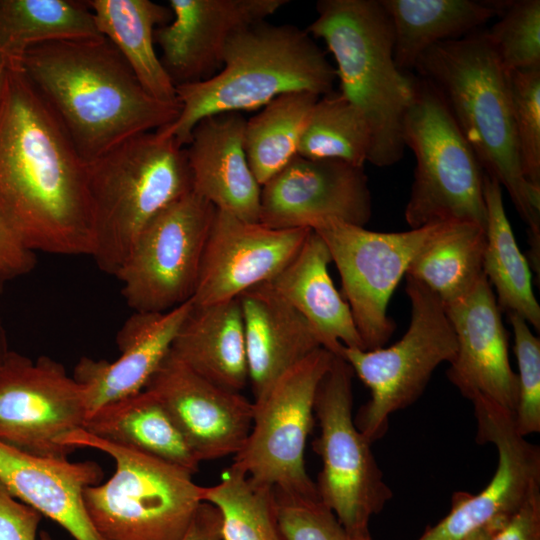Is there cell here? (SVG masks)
<instances>
[{"label": "cell", "instance_id": "cell-1", "mask_svg": "<svg viewBox=\"0 0 540 540\" xmlns=\"http://www.w3.org/2000/svg\"><path fill=\"white\" fill-rule=\"evenodd\" d=\"M0 212L33 252L93 253L87 164L20 63L0 98Z\"/></svg>", "mask_w": 540, "mask_h": 540}, {"label": "cell", "instance_id": "cell-2", "mask_svg": "<svg viewBox=\"0 0 540 540\" xmlns=\"http://www.w3.org/2000/svg\"><path fill=\"white\" fill-rule=\"evenodd\" d=\"M20 65L86 164L134 136L169 125L180 113V104L147 93L104 36L36 45Z\"/></svg>", "mask_w": 540, "mask_h": 540}, {"label": "cell", "instance_id": "cell-3", "mask_svg": "<svg viewBox=\"0 0 540 540\" xmlns=\"http://www.w3.org/2000/svg\"><path fill=\"white\" fill-rule=\"evenodd\" d=\"M414 69L442 96L484 173L507 190L528 226L529 254L540 253V186L524 177L514 132L508 73L486 31L426 50Z\"/></svg>", "mask_w": 540, "mask_h": 540}, {"label": "cell", "instance_id": "cell-4", "mask_svg": "<svg viewBox=\"0 0 540 540\" xmlns=\"http://www.w3.org/2000/svg\"><path fill=\"white\" fill-rule=\"evenodd\" d=\"M336 78L307 30L260 21L232 36L213 77L176 87L180 113L158 130L185 147L195 125L209 115L256 110L289 92L328 95Z\"/></svg>", "mask_w": 540, "mask_h": 540}, {"label": "cell", "instance_id": "cell-5", "mask_svg": "<svg viewBox=\"0 0 540 540\" xmlns=\"http://www.w3.org/2000/svg\"><path fill=\"white\" fill-rule=\"evenodd\" d=\"M316 9L306 30L325 42L336 62L340 93L368 123V162L378 167L397 163L404 154L403 122L415 79L395 64L387 13L376 0H320Z\"/></svg>", "mask_w": 540, "mask_h": 540}, {"label": "cell", "instance_id": "cell-6", "mask_svg": "<svg viewBox=\"0 0 540 540\" xmlns=\"http://www.w3.org/2000/svg\"><path fill=\"white\" fill-rule=\"evenodd\" d=\"M98 268L114 275L143 228L192 191L185 147L159 130L134 136L87 163Z\"/></svg>", "mask_w": 540, "mask_h": 540}, {"label": "cell", "instance_id": "cell-7", "mask_svg": "<svg viewBox=\"0 0 540 540\" xmlns=\"http://www.w3.org/2000/svg\"><path fill=\"white\" fill-rule=\"evenodd\" d=\"M61 443L102 451L115 462L108 481L83 493L86 513L102 540H182L202 503L203 486L192 473L84 429Z\"/></svg>", "mask_w": 540, "mask_h": 540}, {"label": "cell", "instance_id": "cell-8", "mask_svg": "<svg viewBox=\"0 0 540 540\" xmlns=\"http://www.w3.org/2000/svg\"><path fill=\"white\" fill-rule=\"evenodd\" d=\"M403 141L416 159L405 208L410 228L456 222L485 229L484 171L442 96L422 78L415 80Z\"/></svg>", "mask_w": 540, "mask_h": 540}, {"label": "cell", "instance_id": "cell-9", "mask_svg": "<svg viewBox=\"0 0 540 540\" xmlns=\"http://www.w3.org/2000/svg\"><path fill=\"white\" fill-rule=\"evenodd\" d=\"M411 321L403 337L387 348L343 347L342 357L370 390V399L354 421L371 442L382 438L393 413L413 404L424 392L433 372L451 362L457 339L440 298L406 275Z\"/></svg>", "mask_w": 540, "mask_h": 540}, {"label": "cell", "instance_id": "cell-10", "mask_svg": "<svg viewBox=\"0 0 540 540\" xmlns=\"http://www.w3.org/2000/svg\"><path fill=\"white\" fill-rule=\"evenodd\" d=\"M354 372L335 356L315 397L314 416L320 433L313 449L322 462L315 482L319 500L350 532L369 536L371 518L380 513L393 493L353 415Z\"/></svg>", "mask_w": 540, "mask_h": 540}, {"label": "cell", "instance_id": "cell-11", "mask_svg": "<svg viewBox=\"0 0 540 540\" xmlns=\"http://www.w3.org/2000/svg\"><path fill=\"white\" fill-rule=\"evenodd\" d=\"M335 355L318 348L278 377L252 401L249 434L232 465L255 483L279 492L318 497L305 467L318 386Z\"/></svg>", "mask_w": 540, "mask_h": 540}, {"label": "cell", "instance_id": "cell-12", "mask_svg": "<svg viewBox=\"0 0 540 540\" xmlns=\"http://www.w3.org/2000/svg\"><path fill=\"white\" fill-rule=\"evenodd\" d=\"M451 223L383 233L330 218L311 227L325 242L338 269L365 350L381 348L390 339L395 323L388 317L387 307L395 288L413 260Z\"/></svg>", "mask_w": 540, "mask_h": 540}, {"label": "cell", "instance_id": "cell-13", "mask_svg": "<svg viewBox=\"0 0 540 540\" xmlns=\"http://www.w3.org/2000/svg\"><path fill=\"white\" fill-rule=\"evenodd\" d=\"M215 213L191 191L143 228L115 274L134 312H164L192 300Z\"/></svg>", "mask_w": 540, "mask_h": 540}, {"label": "cell", "instance_id": "cell-14", "mask_svg": "<svg viewBox=\"0 0 540 540\" xmlns=\"http://www.w3.org/2000/svg\"><path fill=\"white\" fill-rule=\"evenodd\" d=\"M84 388L62 364L11 351L0 365V441L24 452L68 458L64 436L84 428Z\"/></svg>", "mask_w": 540, "mask_h": 540}, {"label": "cell", "instance_id": "cell-15", "mask_svg": "<svg viewBox=\"0 0 540 540\" xmlns=\"http://www.w3.org/2000/svg\"><path fill=\"white\" fill-rule=\"evenodd\" d=\"M470 401L477 421L476 439L496 447L497 469L480 493H455L447 516L418 540H462L484 526L503 525L540 491L539 446L517 432L510 411L481 395Z\"/></svg>", "mask_w": 540, "mask_h": 540}, {"label": "cell", "instance_id": "cell-16", "mask_svg": "<svg viewBox=\"0 0 540 540\" xmlns=\"http://www.w3.org/2000/svg\"><path fill=\"white\" fill-rule=\"evenodd\" d=\"M372 213L364 167L295 156L261 186L259 222L274 229L310 228L324 219L364 227Z\"/></svg>", "mask_w": 540, "mask_h": 540}, {"label": "cell", "instance_id": "cell-17", "mask_svg": "<svg viewBox=\"0 0 540 540\" xmlns=\"http://www.w3.org/2000/svg\"><path fill=\"white\" fill-rule=\"evenodd\" d=\"M312 229H274L217 210L192 298L195 305L237 299L269 281L299 251Z\"/></svg>", "mask_w": 540, "mask_h": 540}, {"label": "cell", "instance_id": "cell-18", "mask_svg": "<svg viewBox=\"0 0 540 540\" xmlns=\"http://www.w3.org/2000/svg\"><path fill=\"white\" fill-rule=\"evenodd\" d=\"M166 409L202 461L234 456L252 425L253 403L204 378L172 351L145 388Z\"/></svg>", "mask_w": 540, "mask_h": 540}, {"label": "cell", "instance_id": "cell-19", "mask_svg": "<svg viewBox=\"0 0 540 540\" xmlns=\"http://www.w3.org/2000/svg\"><path fill=\"white\" fill-rule=\"evenodd\" d=\"M287 0H169L172 20L156 28L160 61L175 87L213 77L228 41L266 20Z\"/></svg>", "mask_w": 540, "mask_h": 540}, {"label": "cell", "instance_id": "cell-20", "mask_svg": "<svg viewBox=\"0 0 540 540\" xmlns=\"http://www.w3.org/2000/svg\"><path fill=\"white\" fill-rule=\"evenodd\" d=\"M444 307L457 339L448 379L465 398L484 396L514 415L517 375L510 366L508 334L486 276L467 295Z\"/></svg>", "mask_w": 540, "mask_h": 540}, {"label": "cell", "instance_id": "cell-21", "mask_svg": "<svg viewBox=\"0 0 540 540\" xmlns=\"http://www.w3.org/2000/svg\"><path fill=\"white\" fill-rule=\"evenodd\" d=\"M192 307L193 301L189 300L164 312H134L117 334L118 359L79 360L73 378L84 388L88 416L145 388L171 351Z\"/></svg>", "mask_w": 540, "mask_h": 540}, {"label": "cell", "instance_id": "cell-22", "mask_svg": "<svg viewBox=\"0 0 540 540\" xmlns=\"http://www.w3.org/2000/svg\"><path fill=\"white\" fill-rule=\"evenodd\" d=\"M246 118L225 112L201 119L185 146L192 191L217 210L259 222L261 185L244 149Z\"/></svg>", "mask_w": 540, "mask_h": 540}, {"label": "cell", "instance_id": "cell-23", "mask_svg": "<svg viewBox=\"0 0 540 540\" xmlns=\"http://www.w3.org/2000/svg\"><path fill=\"white\" fill-rule=\"evenodd\" d=\"M102 478L103 470L96 462L33 455L0 441V483L75 540H102L83 503L84 490Z\"/></svg>", "mask_w": 540, "mask_h": 540}, {"label": "cell", "instance_id": "cell-24", "mask_svg": "<svg viewBox=\"0 0 540 540\" xmlns=\"http://www.w3.org/2000/svg\"><path fill=\"white\" fill-rule=\"evenodd\" d=\"M238 301L249 380L256 399L285 371L322 345L306 318L266 283L246 290Z\"/></svg>", "mask_w": 540, "mask_h": 540}, {"label": "cell", "instance_id": "cell-25", "mask_svg": "<svg viewBox=\"0 0 540 540\" xmlns=\"http://www.w3.org/2000/svg\"><path fill=\"white\" fill-rule=\"evenodd\" d=\"M331 261L325 242L311 230L294 257L265 283L306 318L323 348L340 357L344 346L365 348L350 307L331 280Z\"/></svg>", "mask_w": 540, "mask_h": 540}, {"label": "cell", "instance_id": "cell-26", "mask_svg": "<svg viewBox=\"0 0 540 540\" xmlns=\"http://www.w3.org/2000/svg\"><path fill=\"white\" fill-rule=\"evenodd\" d=\"M171 351L209 381L241 392L249 372L238 298L210 305L193 303Z\"/></svg>", "mask_w": 540, "mask_h": 540}, {"label": "cell", "instance_id": "cell-27", "mask_svg": "<svg viewBox=\"0 0 540 540\" xmlns=\"http://www.w3.org/2000/svg\"><path fill=\"white\" fill-rule=\"evenodd\" d=\"M83 429L192 474L199 470L201 460L166 409L146 389L100 407L87 417Z\"/></svg>", "mask_w": 540, "mask_h": 540}, {"label": "cell", "instance_id": "cell-28", "mask_svg": "<svg viewBox=\"0 0 540 540\" xmlns=\"http://www.w3.org/2000/svg\"><path fill=\"white\" fill-rule=\"evenodd\" d=\"M393 31V55L403 72L414 69L435 44L459 39L501 14V2L474 0H380Z\"/></svg>", "mask_w": 540, "mask_h": 540}, {"label": "cell", "instance_id": "cell-29", "mask_svg": "<svg viewBox=\"0 0 540 540\" xmlns=\"http://www.w3.org/2000/svg\"><path fill=\"white\" fill-rule=\"evenodd\" d=\"M102 36L122 54L137 79L155 99L180 104L176 87L156 54L154 32L172 20L165 5L150 0L85 1Z\"/></svg>", "mask_w": 540, "mask_h": 540}, {"label": "cell", "instance_id": "cell-30", "mask_svg": "<svg viewBox=\"0 0 540 540\" xmlns=\"http://www.w3.org/2000/svg\"><path fill=\"white\" fill-rule=\"evenodd\" d=\"M486 244L483 272L496 288L497 303L507 313H516L540 329V306L531 284L529 262L521 253L505 212L500 183L484 173Z\"/></svg>", "mask_w": 540, "mask_h": 540}, {"label": "cell", "instance_id": "cell-31", "mask_svg": "<svg viewBox=\"0 0 540 540\" xmlns=\"http://www.w3.org/2000/svg\"><path fill=\"white\" fill-rule=\"evenodd\" d=\"M85 2L70 0H0V57L20 63L39 44L101 37Z\"/></svg>", "mask_w": 540, "mask_h": 540}, {"label": "cell", "instance_id": "cell-32", "mask_svg": "<svg viewBox=\"0 0 540 540\" xmlns=\"http://www.w3.org/2000/svg\"><path fill=\"white\" fill-rule=\"evenodd\" d=\"M485 229L451 223L410 264L406 275L427 286L446 306L467 295L483 272Z\"/></svg>", "mask_w": 540, "mask_h": 540}, {"label": "cell", "instance_id": "cell-33", "mask_svg": "<svg viewBox=\"0 0 540 540\" xmlns=\"http://www.w3.org/2000/svg\"><path fill=\"white\" fill-rule=\"evenodd\" d=\"M319 97L308 91L285 93L246 120L244 149L261 186L298 155L303 131Z\"/></svg>", "mask_w": 540, "mask_h": 540}, {"label": "cell", "instance_id": "cell-34", "mask_svg": "<svg viewBox=\"0 0 540 540\" xmlns=\"http://www.w3.org/2000/svg\"><path fill=\"white\" fill-rule=\"evenodd\" d=\"M201 500L218 510L223 540H286L277 517L274 489L253 482L234 465L218 483L202 487Z\"/></svg>", "mask_w": 540, "mask_h": 540}, {"label": "cell", "instance_id": "cell-35", "mask_svg": "<svg viewBox=\"0 0 540 540\" xmlns=\"http://www.w3.org/2000/svg\"><path fill=\"white\" fill-rule=\"evenodd\" d=\"M371 131L363 114L341 93L319 97L303 131L298 155L332 159L364 167Z\"/></svg>", "mask_w": 540, "mask_h": 540}, {"label": "cell", "instance_id": "cell-36", "mask_svg": "<svg viewBox=\"0 0 540 540\" xmlns=\"http://www.w3.org/2000/svg\"><path fill=\"white\" fill-rule=\"evenodd\" d=\"M487 38L507 72L540 68V1H503Z\"/></svg>", "mask_w": 540, "mask_h": 540}, {"label": "cell", "instance_id": "cell-37", "mask_svg": "<svg viewBox=\"0 0 540 540\" xmlns=\"http://www.w3.org/2000/svg\"><path fill=\"white\" fill-rule=\"evenodd\" d=\"M507 73L522 172L527 181L540 186V68Z\"/></svg>", "mask_w": 540, "mask_h": 540}, {"label": "cell", "instance_id": "cell-38", "mask_svg": "<svg viewBox=\"0 0 540 540\" xmlns=\"http://www.w3.org/2000/svg\"><path fill=\"white\" fill-rule=\"evenodd\" d=\"M514 335L518 364V399L514 412L517 432L526 437L540 431V340L525 319L507 313Z\"/></svg>", "mask_w": 540, "mask_h": 540}, {"label": "cell", "instance_id": "cell-39", "mask_svg": "<svg viewBox=\"0 0 540 540\" xmlns=\"http://www.w3.org/2000/svg\"><path fill=\"white\" fill-rule=\"evenodd\" d=\"M277 517L286 540H372L348 531L318 497L274 489Z\"/></svg>", "mask_w": 540, "mask_h": 540}, {"label": "cell", "instance_id": "cell-40", "mask_svg": "<svg viewBox=\"0 0 540 540\" xmlns=\"http://www.w3.org/2000/svg\"><path fill=\"white\" fill-rule=\"evenodd\" d=\"M43 515L14 498L0 483V540H37Z\"/></svg>", "mask_w": 540, "mask_h": 540}, {"label": "cell", "instance_id": "cell-41", "mask_svg": "<svg viewBox=\"0 0 540 540\" xmlns=\"http://www.w3.org/2000/svg\"><path fill=\"white\" fill-rule=\"evenodd\" d=\"M31 251L0 212V291L10 281L26 275L35 266Z\"/></svg>", "mask_w": 540, "mask_h": 540}, {"label": "cell", "instance_id": "cell-42", "mask_svg": "<svg viewBox=\"0 0 540 540\" xmlns=\"http://www.w3.org/2000/svg\"><path fill=\"white\" fill-rule=\"evenodd\" d=\"M491 540H540V491L534 493Z\"/></svg>", "mask_w": 540, "mask_h": 540}, {"label": "cell", "instance_id": "cell-43", "mask_svg": "<svg viewBox=\"0 0 540 540\" xmlns=\"http://www.w3.org/2000/svg\"><path fill=\"white\" fill-rule=\"evenodd\" d=\"M182 540H223L218 510L202 502L197 508Z\"/></svg>", "mask_w": 540, "mask_h": 540}, {"label": "cell", "instance_id": "cell-44", "mask_svg": "<svg viewBox=\"0 0 540 540\" xmlns=\"http://www.w3.org/2000/svg\"><path fill=\"white\" fill-rule=\"evenodd\" d=\"M503 525L491 524V525L484 526L482 528H479L473 531L462 540H491L493 534L498 529H500Z\"/></svg>", "mask_w": 540, "mask_h": 540}, {"label": "cell", "instance_id": "cell-45", "mask_svg": "<svg viewBox=\"0 0 540 540\" xmlns=\"http://www.w3.org/2000/svg\"><path fill=\"white\" fill-rule=\"evenodd\" d=\"M9 352L6 330L0 316V365L3 363Z\"/></svg>", "mask_w": 540, "mask_h": 540}, {"label": "cell", "instance_id": "cell-46", "mask_svg": "<svg viewBox=\"0 0 540 540\" xmlns=\"http://www.w3.org/2000/svg\"><path fill=\"white\" fill-rule=\"evenodd\" d=\"M7 71V62L0 57V98L2 95V90L5 82V76Z\"/></svg>", "mask_w": 540, "mask_h": 540}, {"label": "cell", "instance_id": "cell-47", "mask_svg": "<svg viewBox=\"0 0 540 540\" xmlns=\"http://www.w3.org/2000/svg\"><path fill=\"white\" fill-rule=\"evenodd\" d=\"M40 540H52L50 535L47 532H41L40 533Z\"/></svg>", "mask_w": 540, "mask_h": 540}]
</instances>
